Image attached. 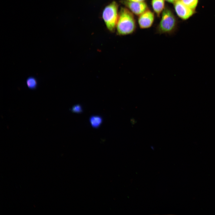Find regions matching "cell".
Masks as SVG:
<instances>
[{
    "instance_id": "6da1fadb",
    "label": "cell",
    "mask_w": 215,
    "mask_h": 215,
    "mask_svg": "<svg viewBox=\"0 0 215 215\" xmlns=\"http://www.w3.org/2000/svg\"><path fill=\"white\" fill-rule=\"evenodd\" d=\"M117 33L120 35L132 33L136 28L135 22L131 12L125 8L120 10L116 26Z\"/></svg>"
},
{
    "instance_id": "7a4b0ae2",
    "label": "cell",
    "mask_w": 215,
    "mask_h": 215,
    "mask_svg": "<svg viewBox=\"0 0 215 215\" xmlns=\"http://www.w3.org/2000/svg\"><path fill=\"white\" fill-rule=\"evenodd\" d=\"M118 6L113 1L106 6L102 13V18L107 28L110 31H114L116 27L119 15Z\"/></svg>"
},
{
    "instance_id": "3957f363",
    "label": "cell",
    "mask_w": 215,
    "mask_h": 215,
    "mask_svg": "<svg viewBox=\"0 0 215 215\" xmlns=\"http://www.w3.org/2000/svg\"><path fill=\"white\" fill-rule=\"evenodd\" d=\"M176 25V20L172 12L167 8L164 9L158 32L159 33H171L173 31Z\"/></svg>"
},
{
    "instance_id": "277c9868",
    "label": "cell",
    "mask_w": 215,
    "mask_h": 215,
    "mask_svg": "<svg viewBox=\"0 0 215 215\" xmlns=\"http://www.w3.org/2000/svg\"><path fill=\"white\" fill-rule=\"evenodd\" d=\"M175 11L178 16L183 19H187L194 13V10L185 5L181 0H177L174 3Z\"/></svg>"
},
{
    "instance_id": "5b68a950",
    "label": "cell",
    "mask_w": 215,
    "mask_h": 215,
    "mask_svg": "<svg viewBox=\"0 0 215 215\" xmlns=\"http://www.w3.org/2000/svg\"><path fill=\"white\" fill-rule=\"evenodd\" d=\"M154 19V15L153 13L147 10L140 15L138 19V23L140 27L142 29L150 27L152 24Z\"/></svg>"
},
{
    "instance_id": "8992f818",
    "label": "cell",
    "mask_w": 215,
    "mask_h": 215,
    "mask_svg": "<svg viewBox=\"0 0 215 215\" xmlns=\"http://www.w3.org/2000/svg\"><path fill=\"white\" fill-rule=\"evenodd\" d=\"M124 4L133 13L140 15L147 9L146 4L143 1L136 2L129 1L124 2Z\"/></svg>"
},
{
    "instance_id": "52a82bcc",
    "label": "cell",
    "mask_w": 215,
    "mask_h": 215,
    "mask_svg": "<svg viewBox=\"0 0 215 215\" xmlns=\"http://www.w3.org/2000/svg\"><path fill=\"white\" fill-rule=\"evenodd\" d=\"M164 0H152L153 9L158 16H159L164 7Z\"/></svg>"
},
{
    "instance_id": "ba28073f",
    "label": "cell",
    "mask_w": 215,
    "mask_h": 215,
    "mask_svg": "<svg viewBox=\"0 0 215 215\" xmlns=\"http://www.w3.org/2000/svg\"><path fill=\"white\" fill-rule=\"evenodd\" d=\"M90 122L91 125L93 127L97 128L101 124L102 119V117L100 116H93L90 117Z\"/></svg>"
},
{
    "instance_id": "9c48e42d",
    "label": "cell",
    "mask_w": 215,
    "mask_h": 215,
    "mask_svg": "<svg viewBox=\"0 0 215 215\" xmlns=\"http://www.w3.org/2000/svg\"><path fill=\"white\" fill-rule=\"evenodd\" d=\"M37 84L38 82L36 79L33 77H28L26 79V85L30 89H35L37 86Z\"/></svg>"
},
{
    "instance_id": "30bf717a",
    "label": "cell",
    "mask_w": 215,
    "mask_h": 215,
    "mask_svg": "<svg viewBox=\"0 0 215 215\" xmlns=\"http://www.w3.org/2000/svg\"><path fill=\"white\" fill-rule=\"evenodd\" d=\"M186 5L194 10L196 7L198 0H181Z\"/></svg>"
},
{
    "instance_id": "8fae6325",
    "label": "cell",
    "mask_w": 215,
    "mask_h": 215,
    "mask_svg": "<svg viewBox=\"0 0 215 215\" xmlns=\"http://www.w3.org/2000/svg\"><path fill=\"white\" fill-rule=\"evenodd\" d=\"M72 111L75 113H79L82 112V108L81 106L79 105H74L72 108Z\"/></svg>"
},
{
    "instance_id": "7c38bea8",
    "label": "cell",
    "mask_w": 215,
    "mask_h": 215,
    "mask_svg": "<svg viewBox=\"0 0 215 215\" xmlns=\"http://www.w3.org/2000/svg\"><path fill=\"white\" fill-rule=\"evenodd\" d=\"M130 1H136V2H141L145 0H128Z\"/></svg>"
},
{
    "instance_id": "4fadbf2b",
    "label": "cell",
    "mask_w": 215,
    "mask_h": 215,
    "mask_svg": "<svg viewBox=\"0 0 215 215\" xmlns=\"http://www.w3.org/2000/svg\"><path fill=\"white\" fill-rule=\"evenodd\" d=\"M168 2L174 3L177 0H165Z\"/></svg>"
}]
</instances>
